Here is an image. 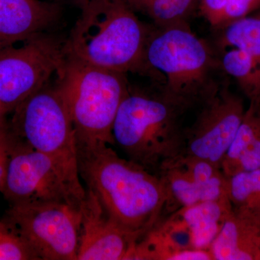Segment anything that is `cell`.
I'll return each instance as SVG.
<instances>
[{"label": "cell", "mask_w": 260, "mask_h": 260, "mask_svg": "<svg viewBox=\"0 0 260 260\" xmlns=\"http://www.w3.org/2000/svg\"><path fill=\"white\" fill-rule=\"evenodd\" d=\"M78 160L85 189L96 196L113 220L138 240L161 220L169 195L158 174L121 158L107 144L78 145Z\"/></svg>", "instance_id": "obj_1"}, {"label": "cell", "mask_w": 260, "mask_h": 260, "mask_svg": "<svg viewBox=\"0 0 260 260\" xmlns=\"http://www.w3.org/2000/svg\"><path fill=\"white\" fill-rule=\"evenodd\" d=\"M81 10L65 43L68 57L124 74L144 71L150 32L124 0H90Z\"/></svg>", "instance_id": "obj_2"}, {"label": "cell", "mask_w": 260, "mask_h": 260, "mask_svg": "<svg viewBox=\"0 0 260 260\" xmlns=\"http://www.w3.org/2000/svg\"><path fill=\"white\" fill-rule=\"evenodd\" d=\"M186 111L161 93L129 90L114 120V145L129 160L157 174L164 162L183 154L185 128L182 119Z\"/></svg>", "instance_id": "obj_3"}, {"label": "cell", "mask_w": 260, "mask_h": 260, "mask_svg": "<svg viewBox=\"0 0 260 260\" xmlns=\"http://www.w3.org/2000/svg\"><path fill=\"white\" fill-rule=\"evenodd\" d=\"M8 121L13 137L52 160L79 204L85 198L78 169L76 133L56 83H48L15 108Z\"/></svg>", "instance_id": "obj_4"}, {"label": "cell", "mask_w": 260, "mask_h": 260, "mask_svg": "<svg viewBox=\"0 0 260 260\" xmlns=\"http://www.w3.org/2000/svg\"><path fill=\"white\" fill-rule=\"evenodd\" d=\"M56 76L74 124L77 144L114 145V120L129 90L125 74L67 56Z\"/></svg>", "instance_id": "obj_5"}, {"label": "cell", "mask_w": 260, "mask_h": 260, "mask_svg": "<svg viewBox=\"0 0 260 260\" xmlns=\"http://www.w3.org/2000/svg\"><path fill=\"white\" fill-rule=\"evenodd\" d=\"M214 68L208 46L184 24L149 36L143 72L162 75L161 94L174 104L187 110L201 105L219 85L214 83Z\"/></svg>", "instance_id": "obj_6"}, {"label": "cell", "mask_w": 260, "mask_h": 260, "mask_svg": "<svg viewBox=\"0 0 260 260\" xmlns=\"http://www.w3.org/2000/svg\"><path fill=\"white\" fill-rule=\"evenodd\" d=\"M65 43L45 32L0 47V104L8 115L57 74L67 59Z\"/></svg>", "instance_id": "obj_7"}, {"label": "cell", "mask_w": 260, "mask_h": 260, "mask_svg": "<svg viewBox=\"0 0 260 260\" xmlns=\"http://www.w3.org/2000/svg\"><path fill=\"white\" fill-rule=\"evenodd\" d=\"M5 215L40 260H77L79 208L64 203H20L10 205Z\"/></svg>", "instance_id": "obj_8"}, {"label": "cell", "mask_w": 260, "mask_h": 260, "mask_svg": "<svg viewBox=\"0 0 260 260\" xmlns=\"http://www.w3.org/2000/svg\"><path fill=\"white\" fill-rule=\"evenodd\" d=\"M200 106L194 122L184 130L183 155L220 167L245 114L244 102L226 85L219 84Z\"/></svg>", "instance_id": "obj_9"}, {"label": "cell", "mask_w": 260, "mask_h": 260, "mask_svg": "<svg viewBox=\"0 0 260 260\" xmlns=\"http://www.w3.org/2000/svg\"><path fill=\"white\" fill-rule=\"evenodd\" d=\"M13 139L4 185L0 191L10 204L64 203L79 208L52 160L14 137Z\"/></svg>", "instance_id": "obj_10"}, {"label": "cell", "mask_w": 260, "mask_h": 260, "mask_svg": "<svg viewBox=\"0 0 260 260\" xmlns=\"http://www.w3.org/2000/svg\"><path fill=\"white\" fill-rule=\"evenodd\" d=\"M157 174L167 188V211L171 213L203 202L229 198L228 177L221 168L206 160L182 154L164 162Z\"/></svg>", "instance_id": "obj_11"}, {"label": "cell", "mask_w": 260, "mask_h": 260, "mask_svg": "<svg viewBox=\"0 0 260 260\" xmlns=\"http://www.w3.org/2000/svg\"><path fill=\"white\" fill-rule=\"evenodd\" d=\"M85 191L79 208L77 260H126L138 239L109 217L91 191Z\"/></svg>", "instance_id": "obj_12"}, {"label": "cell", "mask_w": 260, "mask_h": 260, "mask_svg": "<svg viewBox=\"0 0 260 260\" xmlns=\"http://www.w3.org/2000/svg\"><path fill=\"white\" fill-rule=\"evenodd\" d=\"M56 3L41 0H0V47L45 34L60 18Z\"/></svg>", "instance_id": "obj_13"}, {"label": "cell", "mask_w": 260, "mask_h": 260, "mask_svg": "<svg viewBox=\"0 0 260 260\" xmlns=\"http://www.w3.org/2000/svg\"><path fill=\"white\" fill-rule=\"evenodd\" d=\"M210 251L214 260H259V224L232 211Z\"/></svg>", "instance_id": "obj_14"}, {"label": "cell", "mask_w": 260, "mask_h": 260, "mask_svg": "<svg viewBox=\"0 0 260 260\" xmlns=\"http://www.w3.org/2000/svg\"><path fill=\"white\" fill-rule=\"evenodd\" d=\"M220 168L227 177L260 169V102H250Z\"/></svg>", "instance_id": "obj_15"}, {"label": "cell", "mask_w": 260, "mask_h": 260, "mask_svg": "<svg viewBox=\"0 0 260 260\" xmlns=\"http://www.w3.org/2000/svg\"><path fill=\"white\" fill-rule=\"evenodd\" d=\"M232 211L229 198L203 202L177 210L190 230L194 248L209 250Z\"/></svg>", "instance_id": "obj_16"}, {"label": "cell", "mask_w": 260, "mask_h": 260, "mask_svg": "<svg viewBox=\"0 0 260 260\" xmlns=\"http://www.w3.org/2000/svg\"><path fill=\"white\" fill-rule=\"evenodd\" d=\"M228 196L234 213L260 225V169L228 177Z\"/></svg>", "instance_id": "obj_17"}, {"label": "cell", "mask_w": 260, "mask_h": 260, "mask_svg": "<svg viewBox=\"0 0 260 260\" xmlns=\"http://www.w3.org/2000/svg\"><path fill=\"white\" fill-rule=\"evenodd\" d=\"M224 71L237 80L250 102H260V64L240 49L232 48L223 54Z\"/></svg>", "instance_id": "obj_18"}, {"label": "cell", "mask_w": 260, "mask_h": 260, "mask_svg": "<svg viewBox=\"0 0 260 260\" xmlns=\"http://www.w3.org/2000/svg\"><path fill=\"white\" fill-rule=\"evenodd\" d=\"M134 11L149 17L160 28L184 23L194 0H124Z\"/></svg>", "instance_id": "obj_19"}, {"label": "cell", "mask_w": 260, "mask_h": 260, "mask_svg": "<svg viewBox=\"0 0 260 260\" xmlns=\"http://www.w3.org/2000/svg\"><path fill=\"white\" fill-rule=\"evenodd\" d=\"M224 29L223 46L240 49L260 64V15L238 19Z\"/></svg>", "instance_id": "obj_20"}, {"label": "cell", "mask_w": 260, "mask_h": 260, "mask_svg": "<svg viewBox=\"0 0 260 260\" xmlns=\"http://www.w3.org/2000/svg\"><path fill=\"white\" fill-rule=\"evenodd\" d=\"M0 260H40L6 215L0 219Z\"/></svg>", "instance_id": "obj_21"}, {"label": "cell", "mask_w": 260, "mask_h": 260, "mask_svg": "<svg viewBox=\"0 0 260 260\" xmlns=\"http://www.w3.org/2000/svg\"><path fill=\"white\" fill-rule=\"evenodd\" d=\"M13 140L14 139L7 119L0 124V191L4 185Z\"/></svg>", "instance_id": "obj_22"}, {"label": "cell", "mask_w": 260, "mask_h": 260, "mask_svg": "<svg viewBox=\"0 0 260 260\" xmlns=\"http://www.w3.org/2000/svg\"><path fill=\"white\" fill-rule=\"evenodd\" d=\"M259 6L260 0H228L223 28L234 20L247 16Z\"/></svg>", "instance_id": "obj_23"}, {"label": "cell", "mask_w": 260, "mask_h": 260, "mask_svg": "<svg viewBox=\"0 0 260 260\" xmlns=\"http://www.w3.org/2000/svg\"><path fill=\"white\" fill-rule=\"evenodd\" d=\"M228 0H202V13L214 27L224 26V14Z\"/></svg>", "instance_id": "obj_24"}, {"label": "cell", "mask_w": 260, "mask_h": 260, "mask_svg": "<svg viewBox=\"0 0 260 260\" xmlns=\"http://www.w3.org/2000/svg\"><path fill=\"white\" fill-rule=\"evenodd\" d=\"M169 260H214L209 249H191L178 251Z\"/></svg>", "instance_id": "obj_25"}, {"label": "cell", "mask_w": 260, "mask_h": 260, "mask_svg": "<svg viewBox=\"0 0 260 260\" xmlns=\"http://www.w3.org/2000/svg\"><path fill=\"white\" fill-rule=\"evenodd\" d=\"M7 116H8V114L5 112L4 108L0 104V124H2V123L4 122V121L8 119H7Z\"/></svg>", "instance_id": "obj_26"}, {"label": "cell", "mask_w": 260, "mask_h": 260, "mask_svg": "<svg viewBox=\"0 0 260 260\" xmlns=\"http://www.w3.org/2000/svg\"><path fill=\"white\" fill-rule=\"evenodd\" d=\"M73 1L80 7V9H82L84 6L88 4L90 0H73Z\"/></svg>", "instance_id": "obj_27"}, {"label": "cell", "mask_w": 260, "mask_h": 260, "mask_svg": "<svg viewBox=\"0 0 260 260\" xmlns=\"http://www.w3.org/2000/svg\"><path fill=\"white\" fill-rule=\"evenodd\" d=\"M259 260H260V251H259Z\"/></svg>", "instance_id": "obj_28"}]
</instances>
